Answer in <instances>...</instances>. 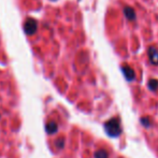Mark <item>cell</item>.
<instances>
[{"label":"cell","instance_id":"277c9868","mask_svg":"<svg viewBox=\"0 0 158 158\" xmlns=\"http://www.w3.org/2000/svg\"><path fill=\"white\" fill-rule=\"evenodd\" d=\"M122 70H123L124 75H125L127 81H132V80H135V73L132 68H130V67H128V66H125L122 68Z\"/></svg>","mask_w":158,"mask_h":158},{"label":"cell","instance_id":"30bf717a","mask_svg":"<svg viewBox=\"0 0 158 158\" xmlns=\"http://www.w3.org/2000/svg\"><path fill=\"white\" fill-rule=\"evenodd\" d=\"M56 146H57V148H64V141L63 139H59L58 141H56Z\"/></svg>","mask_w":158,"mask_h":158},{"label":"cell","instance_id":"3957f363","mask_svg":"<svg viewBox=\"0 0 158 158\" xmlns=\"http://www.w3.org/2000/svg\"><path fill=\"white\" fill-rule=\"evenodd\" d=\"M148 58L153 64H158V48L155 46H150L148 51Z\"/></svg>","mask_w":158,"mask_h":158},{"label":"cell","instance_id":"7a4b0ae2","mask_svg":"<svg viewBox=\"0 0 158 158\" xmlns=\"http://www.w3.org/2000/svg\"><path fill=\"white\" fill-rule=\"evenodd\" d=\"M38 29V23L35 19H27L24 24V30L28 35H31L35 33Z\"/></svg>","mask_w":158,"mask_h":158},{"label":"cell","instance_id":"9c48e42d","mask_svg":"<svg viewBox=\"0 0 158 158\" xmlns=\"http://www.w3.org/2000/svg\"><path fill=\"white\" fill-rule=\"evenodd\" d=\"M141 123H142V125L145 126V127L151 126V121H150V118H148V117H142Z\"/></svg>","mask_w":158,"mask_h":158},{"label":"cell","instance_id":"5b68a950","mask_svg":"<svg viewBox=\"0 0 158 158\" xmlns=\"http://www.w3.org/2000/svg\"><path fill=\"white\" fill-rule=\"evenodd\" d=\"M124 14H125V16L128 19H130V21H135V12L132 8L126 6V8L124 9Z\"/></svg>","mask_w":158,"mask_h":158},{"label":"cell","instance_id":"6da1fadb","mask_svg":"<svg viewBox=\"0 0 158 158\" xmlns=\"http://www.w3.org/2000/svg\"><path fill=\"white\" fill-rule=\"evenodd\" d=\"M104 130H106V135L109 137L116 138L122 133L121 123H119L118 118H111L104 123Z\"/></svg>","mask_w":158,"mask_h":158},{"label":"cell","instance_id":"8992f818","mask_svg":"<svg viewBox=\"0 0 158 158\" xmlns=\"http://www.w3.org/2000/svg\"><path fill=\"white\" fill-rule=\"evenodd\" d=\"M57 129H58V126H57V124L55 123V122H50V123H48V124H46V126H45L46 132L50 133V135L55 133L57 131Z\"/></svg>","mask_w":158,"mask_h":158},{"label":"cell","instance_id":"ba28073f","mask_svg":"<svg viewBox=\"0 0 158 158\" xmlns=\"http://www.w3.org/2000/svg\"><path fill=\"white\" fill-rule=\"evenodd\" d=\"M148 88H150L151 90H153V92H155V90L158 88V81L155 79H152L150 80V82H148Z\"/></svg>","mask_w":158,"mask_h":158},{"label":"cell","instance_id":"52a82bcc","mask_svg":"<svg viewBox=\"0 0 158 158\" xmlns=\"http://www.w3.org/2000/svg\"><path fill=\"white\" fill-rule=\"evenodd\" d=\"M94 156L95 158H109V154L104 150H99L95 153Z\"/></svg>","mask_w":158,"mask_h":158}]
</instances>
